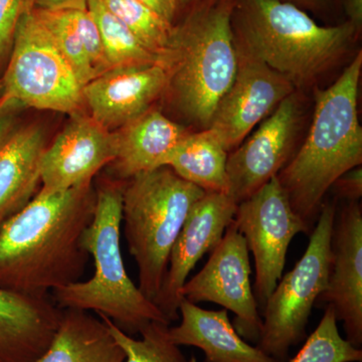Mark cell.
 <instances>
[{"mask_svg":"<svg viewBox=\"0 0 362 362\" xmlns=\"http://www.w3.org/2000/svg\"><path fill=\"white\" fill-rule=\"evenodd\" d=\"M190 133L157 109L131 121L116 131L117 156L113 170L121 180L160 168L162 160Z\"/></svg>","mask_w":362,"mask_h":362,"instance_id":"obj_20","label":"cell"},{"mask_svg":"<svg viewBox=\"0 0 362 362\" xmlns=\"http://www.w3.org/2000/svg\"><path fill=\"white\" fill-rule=\"evenodd\" d=\"M249 249L232 221L209 261L180 290L194 304L211 302L235 314L233 326L246 341L258 343L262 317L251 283Z\"/></svg>","mask_w":362,"mask_h":362,"instance_id":"obj_10","label":"cell"},{"mask_svg":"<svg viewBox=\"0 0 362 362\" xmlns=\"http://www.w3.org/2000/svg\"><path fill=\"white\" fill-rule=\"evenodd\" d=\"M26 0H0V66L8 59Z\"/></svg>","mask_w":362,"mask_h":362,"instance_id":"obj_28","label":"cell"},{"mask_svg":"<svg viewBox=\"0 0 362 362\" xmlns=\"http://www.w3.org/2000/svg\"><path fill=\"white\" fill-rule=\"evenodd\" d=\"M233 223L255 259L252 291L259 313L284 274L288 249L294 237L310 228L295 213L277 176L238 204Z\"/></svg>","mask_w":362,"mask_h":362,"instance_id":"obj_9","label":"cell"},{"mask_svg":"<svg viewBox=\"0 0 362 362\" xmlns=\"http://www.w3.org/2000/svg\"><path fill=\"white\" fill-rule=\"evenodd\" d=\"M290 2L298 7H306V8L318 9L323 6L325 0H283Z\"/></svg>","mask_w":362,"mask_h":362,"instance_id":"obj_34","label":"cell"},{"mask_svg":"<svg viewBox=\"0 0 362 362\" xmlns=\"http://www.w3.org/2000/svg\"><path fill=\"white\" fill-rule=\"evenodd\" d=\"M121 181L107 180L96 192L94 216L83 235V247L94 259L93 277L52 292L61 309L94 311L110 319L119 329L134 337L153 321L168 319L128 276L121 252L122 225Z\"/></svg>","mask_w":362,"mask_h":362,"instance_id":"obj_4","label":"cell"},{"mask_svg":"<svg viewBox=\"0 0 362 362\" xmlns=\"http://www.w3.org/2000/svg\"><path fill=\"white\" fill-rule=\"evenodd\" d=\"M237 54L235 80L216 107L209 127L218 135L228 153L283 100L296 92L289 78L263 62L238 49Z\"/></svg>","mask_w":362,"mask_h":362,"instance_id":"obj_12","label":"cell"},{"mask_svg":"<svg viewBox=\"0 0 362 362\" xmlns=\"http://www.w3.org/2000/svg\"><path fill=\"white\" fill-rule=\"evenodd\" d=\"M88 9L96 21L110 69L163 65L165 61L147 49L102 0H88Z\"/></svg>","mask_w":362,"mask_h":362,"instance_id":"obj_24","label":"cell"},{"mask_svg":"<svg viewBox=\"0 0 362 362\" xmlns=\"http://www.w3.org/2000/svg\"><path fill=\"white\" fill-rule=\"evenodd\" d=\"M181 320L169 326V337L178 346H194L204 354V362H281L240 337L228 319V310H206L182 299Z\"/></svg>","mask_w":362,"mask_h":362,"instance_id":"obj_18","label":"cell"},{"mask_svg":"<svg viewBox=\"0 0 362 362\" xmlns=\"http://www.w3.org/2000/svg\"><path fill=\"white\" fill-rule=\"evenodd\" d=\"M8 58L0 105L71 115L82 109V85L35 14L33 0H26Z\"/></svg>","mask_w":362,"mask_h":362,"instance_id":"obj_7","label":"cell"},{"mask_svg":"<svg viewBox=\"0 0 362 362\" xmlns=\"http://www.w3.org/2000/svg\"><path fill=\"white\" fill-rule=\"evenodd\" d=\"M47 147L44 132L35 126L16 128L0 147V228L35 197Z\"/></svg>","mask_w":362,"mask_h":362,"instance_id":"obj_19","label":"cell"},{"mask_svg":"<svg viewBox=\"0 0 362 362\" xmlns=\"http://www.w3.org/2000/svg\"><path fill=\"white\" fill-rule=\"evenodd\" d=\"M35 7L45 11H64L88 7V0H33Z\"/></svg>","mask_w":362,"mask_h":362,"instance_id":"obj_32","label":"cell"},{"mask_svg":"<svg viewBox=\"0 0 362 362\" xmlns=\"http://www.w3.org/2000/svg\"><path fill=\"white\" fill-rule=\"evenodd\" d=\"M330 189L334 190L338 199L346 202H359L362 195V169L361 165L350 169L340 176Z\"/></svg>","mask_w":362,"mask_h":362,"instance_id":"obj_29","label":"cell"},{"mask_svg":"<svg viewBox=\"0 0 362 362\" xmlns=\"http://www.w3.org/2000/svg\"><path fill=\"white\" fill-rule=\"evenodd\" d=\"M238 204L228 194L206 192L195 202L176 239L156 306L175 322L180 318V290L197 262L223 239L237 213Z\"/></svg>","mask_w":362,"mask_h":362,"instance_id":"obj_14","label":"cell"},{"mask_svg":"<svg viewBox=\"0 0 362 362\" xmlns=\"http://www.w3.org/2000/svg\"><path fill=\"white\" fill-rule=\"evenodd\" d=\"M204 194L168 166L137 173L123 185L121 228L137 264L138 288L153 303L173 245L192 206Z\"/></svg>","mask_w":362,"mask_h":362,"instance_id":"obj_6","label":"cell"},{"mask_svg":"<svg viewBox=\"0 0 362 362\" xmlns=\"http://www.w3.org/2000/svg\"><path fill=\"white\" fill-rule=\"evenodd\" d=\"M316 305L330 306L345 335L356 349L362 346V207L346 202L337 209L331 235L327 286Z\"/></svg>","mask_w":362,"mask_h":362,"instance_id":"obj_13","label":"cell"},{"mask_svg":"<svg viewBox=\"0 0 362 362\" xmlns=\"http://www.w3.org/2000/svg\"><path fill=\"white\" fill-rule=\"evenodd\" d=\"M232 28L238 51L263 62L296 87L310 85L349 52L351 23L321 26L283 0H237Z\"/></svg>","mask_w":362,"mask_h":362,"instance_id":"obj_3","label":"cell"},{"mask_svg":"<svg viewBox=\"0 0 362 362\" xmlns=\"http://www.w3.org/2000/svg\"><path fill=\"white\" fill-rule=\"evenodd\" d=\"M301 116V104L295 92L228 153V194L238 204L277 176L292 158Z\"/></svg>","mask_w":362,"mask_h":362,"instance_id":"obj_11","label":"cell"},{"mask_svg":"<svg viewBox=\"0 0 362 362\" xmlns=\"http://www.w3.org/2000/svg\"><path fill=\"white\" fill-rule=\"evenodd\" d=\"M324 315L314 332L307 338L296 356L285 362H361L362 349L342 338L337 319L330 306L324 307Z\"/></svg>","mask_w":362,"mask_h":362,"instance_id":"obj_27","label":"cell"},{"mask_svg":"<svg viewBox=\"0 0 362 362\" xmlns=\"http://www.w3.org/2000/svg\"><path fill=\"white\" fill-rule=\"evenodd\" d=\"M125 352V362H197L195 357L187 358L180 346L169 337V324L150 322L140 330V338L126 334L104 315H98Z\"/></svg>","mask_w":362,"mask_h":362,"instance_id":"obj_26","label":"cell"},{"mask_svg":"<svg viewBox=\"0 0 362 362\" xmlns=\"http://www.w3.org/2000/svg\"><path fill=\"white\" fill-rule=\"evenodd\" d=\"M362 52L334 84L315 90V109L308 135L277 178L292 209L312 228L333 183L362 163L358 86Z\"/></svg>","mask_w":362,"mask_h":362,"instance_id":"obj_2","label":"cell"},{"mask_svg":"<svg viewBox=\"0 0 362 362\" xmlns=\"http://www.w3.org/2000/svg\"><path fill=\"white\" fill-rule=\"evenodd\" d=\"M13 105H0V147L16 129Z\"/></svg>","mask_w":362,"mask_h":362,"instance_id":"obj_31","label":"cell"},{"mask_svg":"<svg viewBox=\"0 0 362 362\" xmlns=\"http://www.w3.org/2000/svg\"><path fill=\"white\" fill-rule=\"evenodd\" d=\"M163 65L110 69L83 87L90 116L107 130H119L153 108L168 89Z\"/></svg>","mask_w":362,"mask_h":362,"instance_id":"obj_16","label":"cell"},{"mask_svg":"<svg viewBox=\"0 0 362 362\" xmlns=\"http://www.w3.org/2000/svg\"><path fill=\"white\" fill-rule=\"evenodd\" d=\"M35 11L82 87L110 70L99 28L88 7L45 11L35 6Z\"/></svg>","mask_w":362,"mask_h":362,"instance_id":"obj_21","label":"cell"},{"mask_svg":"<svg viewBox=\"0 0 362 362\" xmlns=\"http://www.w3.org/2000/svg\"><path fill=\"white\" fill-rule=\"evenodd\" d=\"M107 324L90 312L63 309L49 349L37 362H125Z\"/></svg>","mask_w":362,"mask_h":362,"instance_id":"obj_22","label":"cell"},{"mask_svg":"<svg viewBox=\"0 0 362 362\" xmlns=\"http://www.w3.org/2000/svg\"><path fill=\"white\" fill-rule=\"evenodd\" d=\"M237 0H202L175 28L168 90L190 123L207 129L232 87L238 54L232 28Z\"/></svg>","mask_w":362,"mask_h":362,"instance_id":"obj_5","label":"cell"},{"mask_svg":"<svg viewBox=\"0 0 362 362\" xmlns=\"http://www.w3.org/2000/svg\"><path fill=\"white\" fill-rule=\"evenodd\" d=\"M63 309L49 296L0 288V362H37L52 341Z\"/></svg>","mask_w":362,"mask_h":362,"instance_id":"obj_17","label":"cell"},{"mask_svg":"<svg viewBox=\"0 0 362 362\" xmlns=\"http://www.w3.org/2000/svg\"><path fill=\"white\" fill-rule=\"evenodd\" d=\"M147 49L170 62L175 26L137 0H102Z\"/></svg>","mask_w":362,"mask_h":362,"instance_id":"obj_25","label":"cell"},{"mask_svg":"<svg viewBox=\"0 0 362 362\" xmlns=\"http://www.w3.org/2000/svg\"><path fill=\"white\" fill-rule=\"evenodd\" d=\"M70 122L47 147L40 162L42 188L37 194L65 192L93 177L117 156L116 132L90 116L71 115Z\"/></svg>","mask_w":362,"mask_h":362,"instance_id":"obj_15","label":"cell"},{"mask_svg":"<svg viewBox=\"0 0 362 362\" xmlns=\"http://www.w3.org/2000/svg\"><path fill=\"white\" fill-rule=\"evenodd\" d=\"M95 204L92 181L35 194L0 228V288L45 297L78 282L89 262L82 240Z\"/></svg>","mask_w":362,"mask_h":362,"instance_id":"obj_1","label":"cell"},{"mask_svg":"<svg viewBox=\"0 0 362 362\" xmlns=\"http://www.w3.org/2000/svg\"><path fill=\"white\" fill-rule=\"evenodd\" d=\"M345 11L349 18V23L358 33L362 25V0H345Z\"/></svg>","mask_w":362,"mask_h":362,"instance_id":"obj_33","label":"cell"},{"mask_svg":"<svg viewBox=\"0 0 362 362\" xmlns=\"http://www.w3.org/2000/svg\"><path fill=\"white\" fill-rule=\"evenodd\" d=\"M137 1L148 7L169 23H173L175 20L178 4H180L178 0H137Z\"/></svg>","mask_w":362,"mask_h":362,"instance_id":"obj_30","label":"cell"},{"mask_svg":"<svg viewBox=\"0 0 362 362\" xmlns=\"http://www.w3.org/2000/svg\"><path fill=\"white\" fill-rule=\"evenodd\" d=\"M228 156L218 135L207 128L188 133L164 157L161 166H168L182 180L206 192L228 194Z\"/></svg>","mask_w":362,"mask_h":362,"instance_id":"obj_23","label":"cell"},{"mask_svg":"<svg viewBox=\"0 0 362 362\" xmlns=\"http://www.w3.org/2000/svg\"><path fill=\"white\" fill-rule=\"evenodd\" d=\"M337 209L335 202H323L306 251L280 279L262 311L257 346L279 361H287L290 349L306 338L312 309L327 286Z\"/></svg>","mask_w":362,"mask_h":362,"instance_id":"obj_8","label":"cell"},{"mask_svg":"<svg viewBox=\"0 0 362 362\" xmlns=\"http://www.w3.org/2000/svg\"><path fill=\"white\" fill-rule=\"evenodd\" d=\"M180 2H189L192 1V0H178Z\"/></svg>","mask_w":362,"mask_h":362,"instance_id":"obj_35","label":"cell"}]
</instances>
